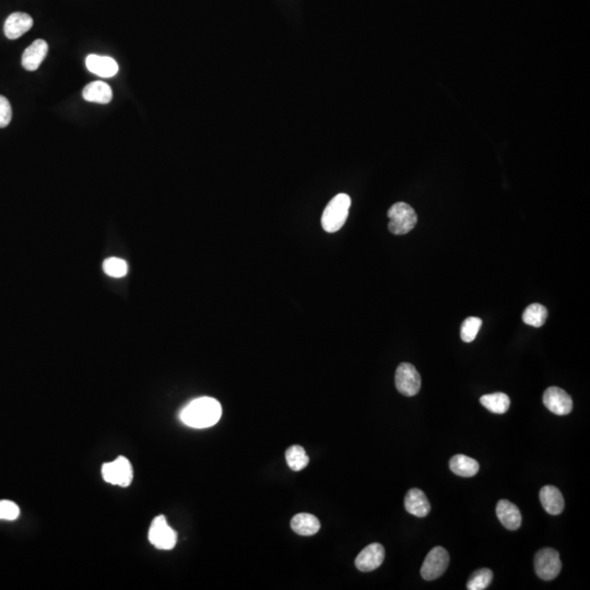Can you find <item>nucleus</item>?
Here are the masks:
<instances>
[{
  "mask_svg": "<svg viewBox=\"0 0 590 590\" xmlns=\"http://www.w3.org/2000/svg\"><path fill=\"white\" fill-rule=\"evenodd\" d=\"M222 408L215 398L201 397L190 401L182 413L180 421L194 429H207L220 420Z\"/></svg>",
  "mask_w": 590,
  "mask_h": 590,
  "instance_id": "1",
  "label": "nucleus"
},
{
  "mask_svg": "<svg viewBox=\"0 0 590 590\" xmlns=\"http://www.w3.org/2000/svg\"><path fill=\"white\" fill-rule=\"evenodd\" d=\"M350 206L351 198L347 194L335 196L321 215L323 230L328 233L338 232L348 219Z\"/></svg>",
  "mask_w": 590,
  "mask_h": 590,
  "instance_id": "2",
  "label": "nucleus"
},
{
  "mask_svg": "<svg viewBox=\"0 0 590 590\" xmlns=\"http://www.w3.org/2000/svg\"><path fill=\"white\" fill-rule=\"evenodd\" d=\"M389 224L388 229L395 235H403L415 229L417 223V215L411 206L405 203H397L388 210Z\"/></svg>",
  "mask_w": 590,
  "mask_h": 590,
  "instance_id": "3",
  "label": "nucleus"
},
{
  "mask_svg": "<svg viewBox=\"0 0 590 590\" xmlns=\"http://www.w3.org/2000/svg\"><path fill=\"white\" fill-rule=\"evenodd\" d=\"M102 476L107 483L126 488L130 485L134 478V470L125 457L119 456L114 462H107L102 467Z\"/></svg>",
  "mask_w": 590,
  "mask_h": 590,
  "instance_id": "4",
  "label": "nucleus"
},
{
  "mask_svg": "<svg viewBox=\"0 0 590 590\" xmlns=\"http://www.w3.org/2000/svg\"><path fill=\"white\" fill-rule=\"evenodd\" d=\"M149 541L159 550H172L177 542V532L168 526L166 516L156 517L149 529Z\"/></svg>",
  "mask_w": 590,
  "mask_h": 590,
  "instance_id": "5",
  "label": "nucleus"
},
{
  "mask_svg": "<svg viewBox=\"0 0 590 590\" xmlns=\"http://www.w3.org/2000/svg\"><path fill=\"white\" fill-rule=\"evenodd\" d=\"M561 568L560 554L554 549H542L535 556V570L541 579H554L560 574Z\"/></svg>",
  "mask_w": 590,
  "mask_h": 590,
  "instance_id": "6",
  "label": "nucleus"
},
{
  "mask_svg": "<svg viewBox=\"0 0 590 590\" xmlns=\"http://www.w3.org/2000/svg\"><path fill=\"white\" fill-rule=\"evenodd\" d=\"M450 564V554L442 547H435L429 552L422 568L421 575L425 580H434L446 572Z\"/></svg>",
  "mask_w": 590,
  "mask_h": 590,
  "instance_id": "7",
  "label": "nucleus"
},
{
  "mask_svg": "<svg viewBox=\"0 0 590 590\" xmlns=\"http://www.w3.org/2000/svg\"><path fill=\"white\" fill-rule=\"evenodd\" d=\"M395 383L399 393L413 397L420 391L421 376L413 364L401 363L396 370Z\"/></svg>",
  "mask_w": 590,
  "mask_h": 590,
  "instance_id": "8",
  "label": "nucleus"
},
{
  "mask_svg": "<svg viewBox=\"0 0 590 590\" xmlns=\"http://www.w3.org/2000/svg\"><path fill=\"white\" fill-rule=\"evenodd\" d=\"M544 403L547 409L554 415H566L573 409V401L565 390L550 387L544 391Z\"/></svg>",
  "mask_w": 590,
  "mask_h": 590,
  "instance_id": "9",
  "label": "nucleus"
},
{
  "mask_svg": "<svg viewBox=\"0 0 590 590\" xmlns=\"http://www.w3.org/2000/svg\"><path fill=\"white\" fill-rule=\"evenodd\" d=\"M385 549L382 544H372L361 551L356 556V566L361 572H372L383 564Z\"/></svg>",
  "mask_w": 590,
  "mask_h": 590,
  "instance_id": "10",
  "label": "nucleus"
},
{
  "mask_svg": "<svg viewBox=\"0 0 590 590\" xmlns=\"http://www.w3.org/2000/svg\"><path fill=\"white\" fill-rule=\"evenodd\" d=\"M32 27L33 19L31 15L25 13H13L7 18L4 31L9 40H17L27 31H30Z\"/></svg>",
  "mask_w": 590,
  "mask_h": 590,
  "instance_id": "11",
  "label": "nucleus"
},
{
  "mask_svg": "<svg viewBox=\"0 0 590 590\" xmlns=\"http://www.w3.org/2000/svg\"><path fill=\"white\" fill-rule=\"evenodd\" d=\"M88 70L101 78H112L119 72V67L116 60L112 57L89 55L86 60Z\"/></svg>",
  "mask_w": 590,
  "mask_h": 590,
  "instance_id": "12",
  "label": "nucleus"
},
{
  "mask_svg": "<svg viewBox=\"0 0 590 590\" xmlns=\"http://www.w3.org/2000/svg\"><path fill=\"white\" fill-rule=\"evenodd\" d=\"M48 53V44L44 40L34 41L22 55V66L27 72L39 69Z\"/></svg>",
  "mask_w": 590,
  "mask_h": 590,
  "instance_id": "13",
  "label": "nucleus"
},
{
  "mask_svg": "<svg viewBox=\"0 0 590 590\" xmlns=\"http://www.w3.org/2000/svg\"><path fill=\"white\" fill-rule=\"evenodd\" d=\"M497 515L502 525L509 530H517L521 527V511L511 502L501 500L497 505Z\"/></svg>",
  "mask_w": 590,
  "mask_h": 590,
  "instance_id": "14",
  "label": "nucleus"
},
{
  "mask_svg": "<svg viewBox=\"0 0 590 590\" xmlns=\"http://www.w3.org/2000/svg\"><path fill=\"white\" fill-rule=\"evenodd\" d=\"M405 507L408 513L413 516L425 517L431 511L430 502L424 492L419 489H411L405 497Z\"/></svg>",
  "mask_w": 590,
  "mask_h": 590,
  "instance_id": "15",
  "label": "nucleus"
},
{
  "mask_svg": "<svg viewBox=\"0 0 590 590\" xmlns=\"http://www.w3.org/2000/svg\"><path fill=\"white\" fill-rule=\"evenodd\" d=\"M540 502L542 507L550 515H558L564 509L563 495L558 488L546 485L540 491Z\"/></svg>",
  "mask_w": 590,
  "mask_h": 590,
  "instance_id": "16",
  "label": "nucleus"
},
{
  "mask_svg": "<svg viewBox=\"0 0 590 590\" xmlns=\"http://www.w3.org/2000/svg\"><path fill=\"white\" fill-rule=\"evenodd\" d=\"M82 97L86 101L92 103L107 104L113 99V91L105 82L94 81L84 88Z\"/></svg>",
  "mask_w": 590,
  "mask_h": 590,
  "instance_id": "17",
  "label": "nucleus"
},
{
  "mask_svg": "<svg viewBox=\"0 0 590 590\" xmlns=\"http://www.w3.org/2000/svg\"><path fill=\"white\" fill-rule=\"evenodd\" d=\"M291 528L300 536H313L321 529V523L314 515L301 513L292 518Z\"/></svg>",
  "mask_w": 590,
  "mask_h": 590,
  "instance_id": "18",
  "label": "nucleus"
},
{
  "mask_svg": "<svg viewBox=\"0 0 590 590\" xmlns=\"http://www.w3.org/2000/svg\"><path fill=\"white\" fill-rule=\"evenodd\" d=\"M450 468L457 476L470 478L478 474L480 466L477 460L466 455H455L450 460Z\"/></svg>",
  "mask_w": 590,
  "mask_h": 590,
  "instance_id": "19",
  "label": "nucleus"
},
{
  "mask_svg": "<svg viewBox=\"0 0 590 590\" xmlns=\"http://www.w3.org/2000/svg\"><path fill=\"white\" fill-rule=\"evenodd\" d=\"M480 403L484 408H487L488 410L493 413H499V415L507 413L511 405L509 396L503 393L482 396L480 398Z\"/></svg>",
  "mask_w": 590,
  "mask_h": 590,
  "instance_id": "20",
  "label": "nucleus"
},
{
  "mask_svg": "<svg viewBox=\"0 0 590 590\" xmlns=\"http://www.w3.org/2000/svg\"><path fill=\"white\" fill-rule=\"evenodd\" d=\"M548 319V311L541 304H530L523 314V321L529 326L539 327L544 326Z\"/></svg>",
  "mask_w": 590,
  "mask_h": 590,
  "instance_id": "21",
  "label": "nucleus"
},
{
  "mask_svg": "<svg viewBox=\"0 0 590 590\" xmlns=\"http://www.w3.org/2000/svg\"><path fill=\"white\" fill-rule=\"evenodd\" d=\"M286 460L293 471H301L304 468L307 467L309 462L307 452L300 445H293L288 448L286 452Z\"/></svg>",
  "mask_w": 590,
  "mask_h": 590,
  "instance_id": "22",
  "label": "nucleus"
},
{
  "mask_svg": "<svg viewBox=\"0 0 590 590\" xmlns=\"http://www.w3.org/2000/svg\"><path fill=\"white\" fill-rule=\"evenodd\" d=\"M493 579V573L489 568H481L472 574L467 583V589L483 590L489 587Z\"/></svg>",
  "mask_w": 590,
  "mask_h": 590,
  "instance_id": "23",
  "label": "nucleus"
},
{
  "mask_svg": "<svg viewBox=\"0 0 590 590\" xmlns=\"http://www.w3.org/2000/svg\"><path fill=\"white\" fill-rule=\"evenodd\" d=\"M103 270L112 278H123L128 272V264L123 260L117 257H111L104 260Z\"/></svg>",
  "mask_w": 590,
  "mask_h": 590,
  "instance_id": "24",
  "label": "nucleus"
},
{
  "mask_svg": "<svg viewBox=\"0 0 590 590\" xmlns=\"http://www.w3.org/2000/svg\"><path fill=\"white\" fill-rule=\"evenodd\" d=\"M482 326V321L478 317H469L464 321L460 330V336L464 342H472L477 337L480 328Z\"/></svg>",
  "mask_w": 590,
  "mask_h": 590,
  "instance_id": "25",
  "label": "nucleus"
},
{
  "mask_svg": "<svg viewBox=\"0 0 590 590\" xmlns=\"http://www.w3.org/2000/svg\"><path fill=\"white\" fill-rule=\"evenodd\" d=\"M20 515V509L17 504L11 501H0V519L15 521Z\"/></svg>",
  "mask_w": 590,
  "mask_h": 590,
  "instance_id": "26",
  "label": "nucleus"
},
{
  "mask_svg": "<svg viewBox=\"0 0 590 590\" xmlns=\"http://www.w3.org/2000/svg\"><path fill=\"white\" fill-rule=\"evenodd\" d=\"M13 119V109L7 98L0 95V128H5Z\"/></svg>",
  "mask_w": 590,
  "mask_h": 590,
  "instance_id": "27",
  "label": "nucleus"
}]
</instances>
